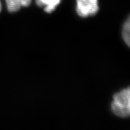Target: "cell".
Masks as SVG:
<instances>
[{
  "instance_id": "8992f818",
  "label": "cell",
  "mask_w": 130,
  "mask_h": 130,
  "mask_svg": "<svg viewBox=\"0 0 130 130\" xmlns=\"http://www.w3.org/2000/svg\"><path fill=\"white\" fill-rule=\"evenodd\" d=\"M1 9H2V4H1V0H0V12H1Z\"/></svg>"
},
{
  "instance_id": "6da1fadb",
  "label": "cell",
  "mask_w": 130,
  "mask_h": 130,
  "mask_svg": "<svg viewBox=\"0 0 130 130\" xmlns=\"http://www.w3.org/2000/svg\"><path fill=\"white\" fill-rule=\"evenodd\" d=\"M111 110L115 115L120 118L130 116V87L115 95Z\"/></svg>"
},
{
  "instance_id": "277c9868",
  "label": "cell",
  "mask_w": 130,
  "mask_h": 130,
  "mask_svg": "<svg viewBox=\"0 0 130 130\" xmlns=\"http://www.w3.org/2000/svg\"><path fill=\"white\" fill-rule=\"evenodd\" d=\"M60 1L61 0H36V3L39 7H44L46 13H51L56 9Z\"/></svg>"
},
{
  "instance_id": "5b68a950",
  "label": "cell",
  "mask_w": 130,
  "mask_h": 130,
  "mask_svg": "<svg viewBox=\"0 0 130 130\" xmlns=\"http://www.w3.org/2000/svg\"><path fill=\"white\" fill-rule=\"evenodd\" d=\"M122 33L123 40L130 48V15L123 24Z\"/></svg>"
},
{
  "instance_id": "3957f363",
  "label": "cell",
  "mask_w": 130,
  "mask_h": 130,
  "mask_svg": "<svg viewBox=\"0 0 130 130\" xmlns=\"http://www.w3.org/2000/svg\"><path fill=\"white\" fill-rule=\"evenodd\" d=\"M8 11L10 12H16L21 7H28L32 0H5Z\"/></svg>"
},
{
  "instance_id": "7a4b0ae2",
  "label": "cell",
  "mask_w": 130,
  "mask_h": 130,
  "mask_svg": "<svg viewBox=\"0 0 130 130\" xmlns=\"http://www.w3.org/2000/svg\"><path fill=\"white\" fill-rule=\"evenodd\" d=\"M77 12L81 17L86 18L95 14L99 10L98 0H76Z\"/></svg>"
}]
</instances>
